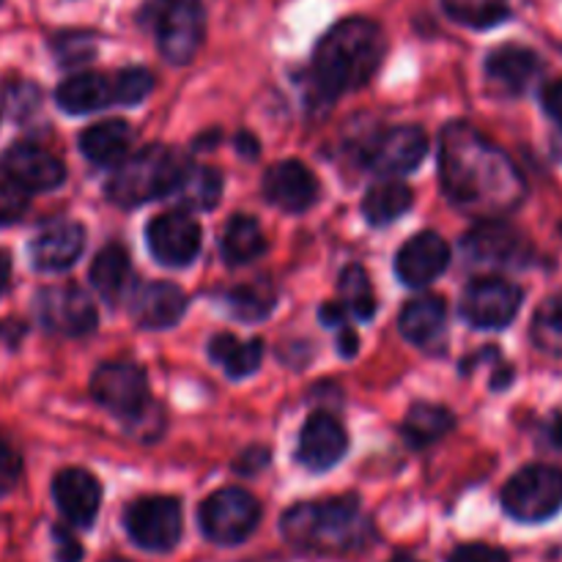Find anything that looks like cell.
Masks as SVG:
<instances>
[{"label":"cell","instance_id":"42","mask_svg":"<svg viewBox=\"0 0 562 562\" xmlns=\"http://www.w3.org/2000/svg\"><path fill=\"white\" fill-rule=\"evenodd\" d=\"M16 477H20V459L14 456V450L0 439V497L14 488Z\"/></svg>","mask_w":562,"mask_h":562},{"label":"cell","instance_id":"36","mask_svg":"<svg viewBox=\"0 0 562 562\" xmlns=\"http://www.w3.org/2000/svg\"><path fill=\"white\" fill-rule=\"evenodd\" d=\"M154 75L143 66H130L115 75V99L119 104H140L151 93Z\"/></svg>","mask_w":562,"mask_h":562},{"label":"cell","instance_id":"23","mask_svg":"<svg viewBox=\"0 0 562 562\" xmlns=\"http://www.w3.org/2000/svg\"><path fill=\"white\" fill-rule=\"evenodd\" d=\"M541 71V58L530 47L505 44L486 58V80L505 97H519Z\"/></svg>","mask_w":562,"mask_h":562},{"label":"cell","instance_id":"16","mask_svg":"<svg viewBox=\"0 0 562 562\" xmlns=\"http://www.w3.org/2000/svg\"><path fill=\"white\" fill-rule=\"evenodd\" d=\"M349 450V434L327 412H316L305 420L296 442V459L313 472H327L338 464Z\"/></svg>","mask_w":562,"mask_h":562},{"label":"cell","instance_id":"46","mask_svg":"<svg viewBox=\"0 0 562 562\" xmlns=\"http://www.w3.org/2000/svg\"><path fill=\"white\" fill-rule=\"evenodd\" d=\"M549 442L554 445V448L562 453V415H558L552 420V426H549Z\"/></svg>","mask_w":562,"mask_h":562},{"label":"cell","instance_id":"47","mask_svg":"<svg viewBox=\"0 0 562 562\" xmlns=\"http://www.w3.org/2000/svg\"><path fill=\"white\" fill-rule=\"evenodd\" d=\"M390 562H423V560H417V558H412V554H395L393 560Z\"/></svg>","mask_w":562,"mask_h":562},{"label":"cell","instance_id":"30","mask_svg":"<svg viewBox=\"0 0 562 562\" xmlns=\"http://www.w3.org/2000/svg\"><path fill=\"white\" fill-rule=\"evenodd\" d=\"M209 355L231 379H245L256 373L258 366H261L263 340H239L234 335H217L209 344Z\"/></svg>","mask_w":562,"mask_h":562},{"label":"cell","instance_id":"33","mask_svg":"<svg viewBox=\"0 0 562 562\" xmlns=\"http://www.w3.org/2000/svg\"><path fill=\"white\" fill-rule=\"evenodd\" d=\"M442 5L450 20L477 31L499 25L510 16L508 0H442Z\"/></svg>","mask_w":562,"mask_h":562},{"label":"cell","instance_id":"6","mask_svg":"<svg viewBox=\"0 0 562 562\" xmlns=\"http://www.w3.org/2000/svg\"><path fill=\"white\" fill-rule=\"evenodd\" d=\"M503 508L521 525H541L562 510V470L532 464L516 472L503 488Z\"/></svg>","mask_w":562,"mask_h":562},{"label":"cell","instance_id":"37","mask_svg":"<svg viewBox=\"0 0 562 562\" xmlns=\"http://www.w3.org/2000/svg\"><path fill=\"white\" fill-rule=\"evenodd\" d=\"M322 322L327 324L329 329H335V333H338L340 355H344V357H355L357 355V346H360V340H357V333H355V329H351L349 313H346V307L344 305H324L322 307Z\"/></svg>","mask_w":562,"mask_h":562},{"label":"cell","instance_id":"39","mask_svg":"<svg viewBox=\"0 0 562 562\" xmlns=\"http://www.w3.org/2000/svg\"><path fill=\"white\" fill-rule=\"evenodd\" d=\"M448 562H510L508 552L488 543H464V547L453 549Z\"/></svg>","mask_w":562,"mask_h":562},{"label":"cell","instance_id":"20","mask_svg":"<svg viewBox=\"0 0 562 562\" xmlns=\"http://www.w3.org/2000/svg\"><path fill=\"white\" fill-rule=\"evenodd\" d=\"M86 231L75 220H53L31 241V261L38 272H64L80 258Z\"/></svg>","mask_w":562,"mask_h":562},{"label":"cell","instance_id":"10","mask_svg":"<svg viewBox=\"0 0 562 562\" xmlns=\"http://www.w3.org/2000/svg\"><path fill=\"white\" fill-rule=\"evenodd\" d=\"M428 137L420 126L401 124L376 132L360 146L362 162L382 176L409 173L426 159Z\"/></svg>","mask_w":562,"mask_h":562},{"label":"cell","instance_id":"12","mask_svg":"<svg viewBox=\"0 0 562 562\" xmlns=\"http://www.w3.org/2000/svg\"><path fill=\"white\" fill-rule=\"evenodd\" d=\"M521 307V289L503 278H481L467 285L461 316L475 329H503Z\"/></svg>","mask_w":562,"mask_h":562},{"label":"cell","instance_id":"15","mask_svg":"<svg viewBox=\"0 0 562 562\" xmlns=\"http://www.w3.org/2000/svg\"><path fill=\"white\" fill-rule=\"evenodd\" d=\"M0 170L5 179L20 184L27 192H47L64 184L66 168L55 154L33 146V143H16L0 157Z\"/></svg>","mask_w":562,"mask_h":562},{"label":"cell","instance_id":"31","mask_svg":"<svg viewBox=\"0 0 562 562\" xmlns=\"http://www.w3.org/2000/svg\"><path fill=\"white\" fill-rule=\"evenodd\" d=\"M278 305V289L269 278L247 280L225 294V307L239 322H261Z\"/></svg>","mask_w":562,"mask_h":562},{"label":"cell","instance_id":"26","mask_svg":"<svg viewBox=\"0 0 562 562\" xmlns=\"http://www.w3.org/2000/svg\"><path fill=\"white\" fill-rule=\"evenodd\" d=\"M91 285L97 289V294L102 296L108 305H119L121 300L126 296L130 291V280H132V261H130V252L113 241V245L102 247L97 252L91 263Z\"/></svg>","mask_w":562,"mask_h":562},{"label":"cell","instance_id":"13","mask_svg":"<svg viewBox=\"0 0 562 562\" xmlns=\"http://www.w3.org/2000/svg\"><path fill=\"white\" fill-rule=\"evenodd\" d=\"M467 261L481 267H525L530 261V241L503 220H481L461 241Z\"/></svg>","mask_w":562,"mask_h":562},{"label":"cell","instance_id":"2","mask_svg":"<svg viewBox=\"0 0 562 562\" xmlns=\"http://www.w3.org/2000/svg\"><path fill=\"white\" fill-rule=\"evenodd\" d=\"M384 49L387 42L373 20L351 16L338 22L313 53V82L318 93L335 99L362 88L382 66Z\"/></svg>","mask_w":562,"mask_h":562},{"label":"cell","instance_id":"32","mask_svg":"<svg viewBox=\"0 0 562 562\" xmlns=\"http://www.w3.org/2000/svg\"><path fill=\"white\" fill-rule=\"evenodd\" d=\"M456 420L450 409L439 404H415L406 412L404 420V437L412 448H428V445L439 442L445 434L453 431Z\"/></svg>","mask_w":562,"mask_h":562},{"label":"cell","instance_id":"19","mask_svg":"<svg viewBox=\"0 0 562 562\" xmlns=\"http://www.w3.org/2000/svg\"><path fill=\"white\" fill-rule=\"evenodd\" d=\"M450 263V247L434 231H423V234L412 236L395 258V272L412 289H423V285L434 283L439 274L448 269Z\"/></svg>","mask_w":562,"mask_h":562},{"label":"cell","instance_id":"25","mask_svg":"<svg viewBox=\"0 0 562 562\" xmlns=\"http://www.w3.org/2000/svg\"><path fill=\"white\" fill-rule=\"evenodd\" d=\"M132 140H135V132L126 121L108 119L82 132L80 148L93 165H119L130 154Z\"/></svg>","mask_w":562,"mask_h":562},{"label":"cell","instance_id":"11","mask_svg":"<svg viewBox=\"0 0 562 562\" xmlns=\"http://www.w3.org/2000/svg\"><path fill=\"white\" fill-rule=\"evenodd\" d=\"M36 316L42 327L64 338H82L97 327V307L80 285H49L36 296Z\"/></svg>","mask_w":562,"mask_h":562},{"label":"cell","instance_id":"4","mask_svg":"<svg viewBox=\"0 0 562 562\" xmlns=\"http://www.w3.org/2000/svg\"><path fill=\"white\" fill-rule=\"evenodd\" d=\"M187 168V159L165 146H148L143 151L132 154L115 168L110 176L108 198L119 206H140V203L157 201V198L173 195L181 173Z\"/></svg>","mask_w":562,"mask_h":562},{"label":"cell","instance_id":"27","mask_svg":"<svg viewBox=\"0 0 562 562\" xmlns=\"http://www.w3.org/2000/svg\"><path fill=\"white\" fill-rule=\"evenodd\" d=\"M412 201H415V195H412V190L404 181L384 179L366 192V198H362V214H366V220L371 225L384 228V225L404 217L412 209Z\"/></svg>","mask_w":562,"mask_h":562},{"label":"cell","instance_id":"18","mask_svg":"<svg viewBox=\"0 0 562 562\" xmlns=\"http://www.w3.org/2000/svg\"><path fill=\"white\" fill-rule=\"evenodd\" d=\"M263 195L283 212L302 214L318 201V179L296 159H283L263 176Z\"/></svg>","mask_w":562,"mask_h":562},{"label":"cell","instance_id":"3","mask_svg":"<svg viewBox=\"0 0 562 562\" xmlns=\"http://www.w3.org/2000/svg\"><path fill=\"white\" fill-rule=\"evenodd\" d=\"M280 532L291 547L313 554L362 552L376 536L355 497L294 505L280 519Z\"/></svg>","mask_w":562,"mask_h":562},{"label":"cell","instance_id":"28","mask_svg":"<svg viewBox=\"0 0 562 562\" xmlns=\"http://www.w3.org/2000/svg\"><path fill=\"white\" fill-rule=\"evenodd\" d=\"M263 250H267V236H263L261 225L256 220L247 217V214H236V217L228 220L223 231V241H220V252H223V261L228 267L250 263Z\"/></svg>","mask_w":562,"mask_h":562},{"label":"cell","instance_id":"14","mask_svg":"<svg viewBox=\"0 0 562 562\" xmlns=\"http://www.w3.org/2000/svg\"><path fill=\"white\" fill-rule=\"evenodd\" d=\"M201 225L187 212H165L146 228L148 250L165 267H187L201 252Z\"/></svg>","mask_w":562,"mask_h":562},{"label":"cell","instance_id":"17","mask_svg":"<svg viewBox=\"0 0 562 562\" xmlns=\"http://www.w3.org/2000/svg\"><path fill=\"white\" fill-rule=\"evenodd\" d=\"M53 499L58 505L60 516L69 521L71 527L88 530L93 525L102 505V486L97 477L86 470H60L53 481Z\"/></svg>","mask_w":562,"mask_h":562},{"label":"cell","instance_id":"5","mask_svg":"<svg viewBox=\"0 0 562 562\" xmlns=\"http://www.w3.org/2000/svg\"><path fill=\"white\" fill-rule=\"evenodd\" d=\"M140 25L154 33L165 60L176 66L190 64L206 31L203 0H148L140 9Z\"/></svg>","mask_w":562,"mask_h":562},{"label":"cell","instance_id":"7","mask_svg":"<svg viewBox=\"0 0 562 562\" xmlns=\"http://www.w3.org/2000/svg\"><path fill=\"white\" fill-rule=\"evenodd\" d=\"M203 536L217 547H239L256 532L261 521V505L245 488H220L198 510Z\"/></svg>","mask_w":562,"mask_h":562},{"label":"cell","instance_id":"35","mask_svg":"<svg viewBox=\"0 0 562 562\" xmlns=\"http://www.w3.org/2000/svg\"><path fill=\"white\" fill-rule=\"evenodd\" d=\"M532 344L552 357H562V294L549 296L532 316Z\"/></svg>","mask_w":562,"mask_h":562},{"label":"cell","instance_id":"43","mask_svg":"<svg viewBox=\"0 0 562 562\" xmlns=\"http://www.w3.org/2000/svg\"><path fill=\"white\" fill-rule=\"evenodd\" d=\"M541 102H543V110H547L549 119H552L562 132V77H560V80L549 82V86L543 88Z\"/></svg>","mask_w":562,"mask_h":562},{"label":"cell","instance_id":"34","mask_svg":"<svg viewBox=\"0 0 562 562\" xmlns=\"http://www.w3.org/2000/svg\"><path fill=\"white\" fill-rule=\"evenodd\" d=\"M340 305L346 307V313L357 316L360 322H371L376 316V296H373L371 278L366 274L362 267H349L340 274Z\"/></svg>","mask_w":562,"mask_h":562},{"label":"cell","instance_id":"41","mask_svg":"<svg viewBox=\"0 0 562 562\" xmlns=\"http://www.w3.org/2000/svg\"><path fill=\"white\" fill-rule=\"evenodd\" d=\"M53 547H55V562H80L82 547L66 527H53Z\"/></svg>","mask_w":562,"mask_h":562},{"label":"cell","instance_id":"45","mask_svg":"<svg viewBox=\"0 0 562 562\" xmlns=\"http://www.w3.org/2000/svg\"><path fill=\"white\" fill-rule=\"evenodd\" d=\"M9 280H11V258L5 252H0V296L5 294L9 289Z\"/></svg>","mask_w":562,"mask_h":562},{"label":"cell","instance_id":"9","mask_svg":"<svg viewBox=\"0 0 562 562\" xmlns=\"http://www.w3.org/2000/svg\"><path fill=\"white\" fill-rule=\"evenodd\" d=\"M91 395L113 415L137 420L148 412V379L140 366L130 360H110L93 371Z\"/></svg>","mask_w":562,"mask_h":562},{"label":"cell","instance_id":"1","mask_svg":"<svg viewBox=\"0 0 562 562\" xmlns=\"http://www.w3.org/2000/svg\"><path fill=\"white\" fill-rule=\"evenodd\" d=\"M445 195L461 212L499 220L525 201V176L514 159L470 124H450L439 137Z\"/></svg>","mask_w":562,"mask_h":562},{"label":"cell","instance_id":"44","mask_svg":"<svg viewBox=\"0 0 562 562\" xmlns=\"http://www.w3.org/2000/svg\"><path fill=\"white\" fill-rule=\"evenodd\" d=\"M267 461H269L267 450L252 448V450H247V453H241V459L236 461V470L245 472V475H252V472H256V470L267 467Z\"/></svg>","mask_w":562,"mask_h":562},{"label":"cell","instance_id":"22","mask_svg":"<svg viewBox=\"0 0 562 562\" xmlns=\"http://www.w3.org/2000/svg\"><path fill=\"white\" fill-rule=\"evenodd\" d=\"M398 327L423 351H442L448 340V307L439 296H417L401 311Z\"/></svg>","mask_w":562,"mask_h":562},{"label":"cell","instance_id":"38","mask_svg":"<svg viewBox=\"0 0 562 562\" xmlns=\"http://www.w3.org/2000/svg\"><path fill=\"white\" fill-rule=\"evenodd\" d=\"M27 206H31V195H27V190H22L20 184H14V181H0V228L3 225H14L20 223L22 214L27 212Z\"/></svg>","mask_w":562,"mask_h":562},{"label":"cell","instance_id":"24","mask_svg":"<svg viewBox=\"0 0 562 562\" xmlns=\"http://www.w3.org/2000/svg\"><path fill=\"white\" fill-rule=\"evenodd\" d=\"M55 102L71 115L97 113L108 104H119V99H115V77L99 75V71H80V75L66 77L58 91H55Z\"/></svg>","mask_w":562,"mask_h":562},{"label":"cell","instance_id":"21","mask_svg":"<svg viewBox=\"0 0 562 562\" xmlns=\"http://www.w3.org/2000/svg\"><path fill=\"white\" fill-rule=\"evenodd\" d=\"M130 311L135 324L143 329H168L181 322L187 311V296L179 285L165 283V280H154V283L140 285L132 294Z\"/></svg>","mask_w":562,"mask_h":562},{"label":"cell","instance_id":"29","mask_svg":"<svg viewBox=\"0 0 562 562\" xmlns=\"http://www.w3.org/2000/svg\"><path fill=\"white\" fill-rule=\"evenodd\" d=\"M220 195H223V176H220V170L187 162L184 173H181L179 184H176L170 198L184 203L187 209H195V212H209V209L217 206Z\"/></svg>","mask_w":562,"mask_h":562},{"label":"cell","instance_id":"8","mask_svg":"<svg viewBox=\"0 0 562 562\" xmlns=\"http://www.w3.org/2000/svg\"><path fill=\"white\" fill-rule=\"evenodd\" d=\"M126 536L132 543L146 552H170L179 547L181 530H184V516L181 503L176 497H140L126 508L124 514Z\"/></svg>","mask_w":562,"mask_h":562},{"label":"cell","instance_id":"48","mask_svg":"<svg viewBox=\"0 0 562 562\" xmlns=\"http://www.w3.org/2000/svg\"><path fill=\"white\" fill-rule=\"evenodd\" d=\"M108 562H130V560H121V558H113V560H108Z\"/></svg>","mask_w":562,"mask_h":562},{"label":"cell","instance_id":"40","mask_svg":"<svg viewBox=\"0 0 562 562\" xmlns=\"http://www.w3.org/2000/svg\"><path fill=\"white\" fill-rule=\"evenodd\" d=\"M55 53H58V58L64 60V64H75V60L91 58L93 44L88 42V36H82V33H66V36H60L58 42H55Z\"/></svg>","mask_w":562,"mask_h":562}]
</instances>
